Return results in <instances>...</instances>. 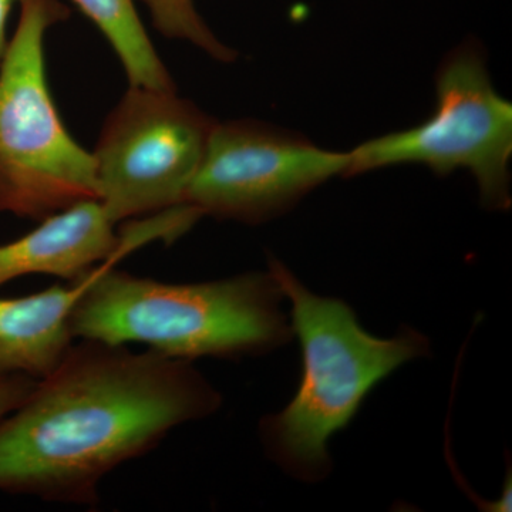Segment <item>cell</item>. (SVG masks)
Instances as JSON below:
<instances>
[{"label":"cell","mask_w":512,"mask_h":512,"mask_svg":"<svg viewBox=\"0 0 512 512\" xmlns=\"http://www.w3.org/2000/svg\"><path fill=\"white\" fill-rule=\"evenodd\" d=\"M221 406L194 362L82 340L0 419V491L97 507L111 471Z\"/></svg>","instance_id":"obj_1"},{"label":"cell","mask_w":512,"mask_h":512,"mask_svg":"<svg viewBox=\"0 0 512 512\" xmlns=\"http://www.w3.org/2000/svg\"><path fill=\"white\" fill-rule=\"evenodd\" d=\"M119 261L94 268L70 316L74 338L140 343L187 362L262 356L293 338L284 293L269 271L170 284L117 271Z\"/></svg>","instance_id":"obj_2"},{"label":"cell","mask_w":512,"mask_h":512,"mask_svg":"<svg viewBox=\"0 0 512 512\" xmlns=\"http://www.w3.org/2000/svg\"><path fill=\"white\" fill-rule=\"evenodd\" d=\"M268 271L291 305L302 373L291 402L259 421V439L284 473L315 484L332 471L333 434L349 426L367 394L390 373L429 355L430 340L410 326L379 338L360 325L348 303L312 292L275 256L268 258Z\"/></svg>","instance_id":"obj_3"},{"label":"cell","mask_w":512,"mask_h":512,"mask_svg":"<svg viewBox=\"0 0 512 512\" xmlns=\"http://www.w3.org/2000/svg\"><path fill=\"white\" fill-rule=\"evenodd\" d=\"M70 18L60 0H20L0 62V212L43 220L97 200L92 151L64 126L47 82L45 42Z\"/></svg>","instance_id":"obj_4"},{"label":"cell","mask_w":512,"mask_h":512,"mask_svg":"<svg viewBox=\"0 0 512 512\" xmlns=\"http://www.w3.org/2000/svg\"><path fill=\"white\" fill-rule=\"evenodd\" d=\"M436 94V110L424 123L350 150L346 177L402 164L426 165L437 175L466 168L484 207L508 210L512 106L495 92L483 52L474 45L451 52L437 73Z\"/></svg>","instance_id":"obj_5"},{"label":"cell","mask_w":512,"mask_h":512,"mask_svg":"<svg viewBox=\"0 0 512 512\" xmlns=\"http://www.w3.org/2000/svg\"><path fill=\"white\" fill-rule=\"evenodd\" d=\"M215 124L177 90L128 86L92 151L107 218L117 225L183 205Z\"/></svg>","instance_id":"obj_6"},{"label":"cell","mask_w":512,"mask_h":512,"mask_svg":"<svg viewBox=\"0 0 512 512\" xmlns=\"http://www.w3.org/2000/svg\"><path fill=\"white\" fill-rule=\"evenodd\" d=\"M349 165V151L323 150L301 134L258 120L217 121L183 204L201 217L261 224L346 177Z\"/></svg>","instance_id":"obj_7"},{"label":"cell","mask_w":512,"mask_h":512,"mask_svg":"<svg viewBox=\"0 0 512 512\" xmlns=\"http://www.w3.org/2000/svg\"><path fill=\"white\" fill-rule=\"evenodd\" d=\"M99 200L77 202L40 220L39 227L0 245V286L20 276L43 274L77 281L109 259L130 251Z\"/></svg>","instance_id":"obj_8"},{"label":"cell","mask_w":512,"mask_h":512,"mask_svg":"<svg viewBox=\"0 0 512 512\" xmlns=\"http://www.w3.org/2000/svg\"><path fill=\"white\" fill-rule=\"evenodd\" d=\"M94 268L67 285L0 299V375L18 373L40 380L60 365L73 346L70 316Z\"/></svg>","instance_id":"obj_9"},{"label":"cell","mask_w":512,"mask_h":512,"mask_svg":"<svg viewBox=\"0 0 512 512\" xmlns=\"http://www.w3.org/2000/svg\"><path fill=\"white\" fill-rule=\"evenodd\" d=\"M100 30L119 57L128 86L177 90L173 77L151 42L136 8V0H72Z\"/></svg>","instance_id":"obj_10"},{"label":"cell","mask_w":512,"mask_h":512,"mask_svg":"<svg viewBox=\"0 0 512 512\" xmlns=\"http://www.w3.org/2000/svg\"><path fill=\"white\" fill-rule=\"evenodd\" d=\"M150 13L154 28L167 39L183 40L222 63L237 60L238 53L224 45L201 18L194 0H138Z\"/></svg>","instance_id":"obj_11"},{"label":"cell","mask_w":512,"mask_h":512,"mask_svg":"<svg viewBox=\"0 0 512 512\" xmlns=\"http://www.w3.org/2000/svg\"><path fill=\"white\" fill-rule=\"evenodd\" d=\"M37 380L18 373L0 375V419L18 409L35 389Z\"/></svg>","instance_id":"obj_12"},{"label":"cell","mask_w":512,"mask_h":512,"mask_svg":"<svg viewBox=\"0 0 512 512\" xmlns=\"http://www.w3.org/2000/svg\"><path fill=\"white\" fill-rule=\"evenodd\" d=\"M20 0H0V62L5 55L6 46H8V20L13 6Z\"/></svg>","instance_id":"obj_13"}]
</instances>
